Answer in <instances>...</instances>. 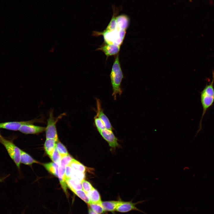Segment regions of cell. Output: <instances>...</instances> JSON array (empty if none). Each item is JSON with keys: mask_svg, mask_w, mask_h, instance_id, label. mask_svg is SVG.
Returning <instances> with one entry per match:
<instances>
[{"mask_svg": "<svg viewBox=\"0 0 214 214\" xmlns=\"http://www.w3.org/2000/svg\"><path fill=\"white\" fill-rule=\"evenodd\" d=\"M212 73V81L208 84L207 83L200 92V100L203 111L199 127L194 138L202 129V123L203 118L207 111L213 105L214 102V70H213Z\"/></svg>", "mask_w": 214, "mask_h": 214, "instance_id": "cell-1", "label": "cell"}, {"mask_svg": "<svg viewBox=\"0 0 214 214\" xmlns=\"http://www.w3.org/2000/svg\"><path fill=\"white\" fill-rule=\"evenodd\" d=\"M112 86V95L116 100L117 95H121L122 92L121 85L124 75L120 66L119 54L115 58L110 75Z\"/></svg>", "mask_w": 214, "mask_h": 214, "instance_id": "cell-2", "label": "cell"}, {"mask_svg": "<svg viewBox=\"0 0 214 214\" xmlns=\"http://www.w3.org/2000/svg\"><path fill=\"white\" fill-rule=\"evenodd\" d=\"M94 32L95 35H102L105 43L120 46L124 40L126 31L120 30L117 27L116 29L108 32Z\"/></svg>", "mask_w": 214, "mask_h": 214, "instance_id": "cell-3", "label": "cell"}, {"mask_svg": "<svg viewBox=\"0 0 214 214\" xmlns=\"http://www.w3.org/2000/svg\"><path fill=\"white\" fill-rule=\"evenodd\" d=\"M0 143L4 146L11 158L17 167L19 168L21 163V149L16 146L12 141L2 136L0 137Z\"/></svg>", "mask_w": 214, "mask_h": 214, "instance_id": "cell-4", "label": "cell"}, {"mask_svg": "<svg viewBox=\"0 0 214 214\" xmlns=\"http://www.w3.org/2000/svg\"><path fill=\"white\" fill-rule=\"evenodd\" d=\"M53 111H51L49 114V117L47 120V125L45 127V131L46 139H54L58 141V138L56 128V124L58 121L61 118L64 114H61L57 117H55L53 115Z\"/></svg>", "mask_w": 214, "mask_h": 214, "instance_id": "cell-5", "label": "cell"}, {"mask_svg": "<svg viewBox=\"0 0 214 214\" xmlns=\"http://www.w3.org/2000/svg\"><path fill=\"white\" fill-rule=\"evenodd\" d=\"M36 122L45 123L43 118H36L27 121L9 122L0 123V128L13 131L19 130L23 125Z\"/></svg>", "mask_w": 214, "mask_h": 214, "instance_id": "cell-6", "label": "cell"}, {"mask_svg": "<svg viewBox=\"0 0 214 214\" xmlns=\"http://www.w3.org/2000/svg\"><path fill=\"white\" fill-rule=\"evenodd\" d=\"M148 200V199L142 200L136 203H133L132 201L126 202L120 201L116 207L115 211L125 213L135 210L140 212L144 214H148L138 208L136 206L138 204L142 203Z\"/></svg>", "mask_w": 214, "mask_h": 214, "instance_id": "cell-7", "label": "cell"}, {"mask_svg": "<svg viewBox=\"0 0 214 214\" xmlns=\"http://www.w3.org/2000/svg\"><path fill=\"white\" fill-rule=\"evenodd\" d=\"M99 132L111 147L114 148L119 146L117 139L114 136L112 130L105 128Z\"/></svg>", "mask_w": 214, "mask_h": 214, "instance_id": "cell-8", "label": "cell"}, {"mask_svg": "<svg viewBox=\"0 0 214 214\" xmlns=\"http://www.w3.org/2000/svg\"><path fill=\"white\" fill-rule=\"evenodd\" d=\"M120 46L114 44L104 43L97 49L102 51L107 57L118 54Z\"/></svg>", "mask_w": 214, "mask_h": 214, "instance_id": "cell-9", "label": "cell"}, {"mask_svg": "<svg viewBox=\"0 0 214 214\" xmlns=\"http://www.w3.org/2000/svg\"><path fill=\"white\" fill-rule=\"evenodd\" d=\"M97 103V115L103 122L106 128L112 130L113 129L112 125L108 118L104 113L103 110L102 108L100 100L98 99H96Z\"/></svg>", "mask_w": 214, "mask_h": 214, "instance_id": "cell-10", "label": "cell"}, {"mask_svg": "<svg viewBox=\"0 0 214 214\" xmlns=\"http://www.w3.org/2000/svg\"><path fill=\"white\" fill-rule=\"evenodd\" d=\"M45 127L35 125L33 124L23 125L19 130L21 132L25 134H36L45 131Z\"/></svg>", "mask_w": 214, "mask_h": 214, "instance_id": "cell-11", "label": "cell"}, {"mask_svg": "<svg viewBox=\"0 0 214 214\" xmlns=\"http://www.w3.org/2000/svg\"><path fill=\"white\" fill-rule=\"evenodd\" d=\"M65 167L59 166V174L58 177L60 184L64 193L67 197L69 196L68 193L67 189V186L65 178Z\"/></svg>", "mask_w": 214, "mask_h": 214, "instance_id": "cell-12", "label": "cell"}, {"mask_svg": "<svg viewBox=\"0 0 214 214\" xmlns=\"http://www.w3.org/2000/svg\"><path fill=\"white\" fill-rule=\"evenodd\" d=\"M57 141L54 139H46L44 144V147L45 152L50 157L56 147Z\"/></svg>", "mask_w": 214, "mask_h": 214, "instance_id": "cell-13", "label": "cell"}, {"mask_svg": "<svg viewBox=\"0 0 214 214\" xmlns=\"http://www.w3.org/2000/svg\"><path fill=\"white\" fill-rule=\"evenodd\" d=\"M67 187L72 191L83 190L81 181L70 178L65 180Z\"/></svg>", "mask_w": 214, "mask_h": 214, "instance_id": "cell-14", "label": "cell"}, {"mask_svg": "<svg viewBox=\"0 0 214 214\" xmlns=\"http://www.w3.org/2000/svg\"><path fill=\"white\" fill-rule=\"evenodd\" d=\"M120 201H111L102 202L101 205L105 211L113 212L115 209Z\"/></svg>", "mask_w": 214, "mask_h": 214, "instance_id": "cell-15", "label": "cell"}, {"mask_svg": "<svg viewBox=\"0 0 214 214\" xmlns=\"http://www.w3.org/2000/svg\"><path fill=\"white\" fill-rule=\"evenodd\" d=\"M90 201V203L101 204L100 195L98 192L94 188L87 193Z\"/></svg>", "mask_w": 214, "mask_h": 214, "instance_id": "cell-16", "label": "cell"}, {"mask_svg": "<svg viewBox=\"0 0 214 214\" xmlns=\"http://www.w3.org/2000/svg\"><path fill=\"white\" fill-rule=\"evenodd\" d=\"M21 163L26 165H31L39 162L34 160L29 155L21 150Z\"/></svg>", "mask_w": 214, "mask_h": 214, "instance_id": "cell-17", "label": "cell"}, {"mask_svg": "<svg viewBox=\"0 0 214 214\" xmlns=\"http://www.w3.org/2000/svg\"><path fill=\"white\" fill-rule=\"evenodd\" d=\"M46 169L50 173L58 177L59 166L54 162H50L43 164Z\"/></svg>", "mask_w": 214, "mask_h": 214, "instance_id": "cell-18", "label": "cell"}, {"mask_svg": "<svg viewBox=\"0 0 214 214\" xmlns=\"http://www.w3.org/2000/svg\"><path fill=\"white\" fill-rule=\"evenodd\" d=\"M73 169L84 173L86 170V167L82 163L74 159H73L69 165Z\"/></svg>", "mask_w": 214, "mask_h": 214, "instance_id": "cell-19", "label": "cell"}, {"mask_svg": "<svg viewBox=\"0 0 214 214\" xmlns=\"http://www.w3.org/2000/svg\"><path fill=\"white\" fill-rule=\"evenodd\" d=\"M72 191L86 203L88 204L90 203L88 195L83 190H75Z\"/></svg>", "mask_w": 214, "mask_h": 214, "instance_id": "cell-20", "label": "cell"}, {"mask_svg": "<svg viewBox=\"0 0 214 214\" xmlns=\"http://www.w3.org/2000/svg\"><path fill=\"white\" fill-rule=\"evenodd\" d=\"M85 177L84 173L82 172L73 169L71 173L70 178H73L81 182Z\"/></svg>", "mask_w": 214, "mask_h": 214, "instance_id": "cell-21", "label": "cell"}, {"mask_svg": "<svg viewBox=\"0 0 214 214\" xmlns=\"http://www.w3.org/2000/svg\"><path fill=\"white\" fill-rule=\"evenodd\" d=\"M56 147L61 158L69 155L65 147L59 140L56 142Z\"/></svg>", "mask_w": 214, "mask_h": 214, "instance_id": "cell-22", "label": "cell"}, {"mask_svg": "<svg viewBox=\"0 0 214 214\" xmlns=\"http://www.w3.org/2000/svg\"><path fill=\"white\" fill-rule=\"evenodd\" d=\"M89 204L90 209L97 214L102 213L105 211L101 204L90 203Z\"/></svg>", "mask_w": 214, "mask_h": 214, "instance_id": "cell-23", "label": "cell"}, {"mask_svg": "<svg viewBox=\"0 0 214 214\" xmlns=\"http://www.w3.org/2000/svg\"><path fill=\"white\" fill-rule=\"evenodd\" d=\"M50 158L54 162L57 164L59 166L60 165L61 160V156L56 147L55 148Z\"/></svg>", "mask_w": 214, "mask_h": 214, "instance_id": "cell-24", "label": "cell"}, {"mask_svg": "<svg viewBox=\"0 0 214 214\" xmlns=\"http://www.w3.org/2000/svg\"><path fill=\"white\" fill-rule=\"evenodd\" d=\"M94 120L96 127L98 131L106 128L103 121L97 115L95 117Z\"/></svg>", "mask_w": 214, "mask_h": 214, "instance_id": "cell-25", "label": "cell"}, {"mask_svg": "<svg viewBox=\"0 0 214 214\" xmlns=\"http://www.w3.org/2000/svg\"><path fill=\"white\" fill-rule=\"evenodd\" d=\"M73 158L69 154L61 158L60 165L66 167V166L69 165Z\"/></svg>", "mask_w": 214, "mask_h": 214, "instance_id": "cell-26", "label": "cell"}, {"mask_svg": "<svg viewBox=\"0 0 214 214\" xmlns=\"http://www.w3.org/2000/svg\"><path fill=\"white\" fill-rule=\"evenodd\" d=\"M81 182L83 190L86 193L94 188L89 182L84 180H83Z\"/></svg>", "mask_w": 214, "mask_h": 214, "instance_id": "cell-27", "label": "cell"}, {"mask_svg": "<svg viewBox=\"0 0 214 214\" xmlns=\"http://www.w3.org/2000/svg\"><path fill=\"white\" fill-rule=\"evenodd\" d=\"M72 169L69 165L66 166L65 167V180L70 178V175Z\"/></svg>", "mask_w": 214, "mask_h": 214, "instance_id": "cell-28", "label": "cell"}, {"mask_svg": "<svg viewBox=\"0 0 214 214\" xmlns=\"http://www.w3.org/2000/svg\"><path fill=\"white\" fill-rule=\"evenodd\" d=\"M89 214H97V213H95V212L93 211L91 209H89Z\"/></svg>", "mask_w": 214, "mask_h": 214, "instance_id": "cell-29", "label": "cell"}, {"mask_svg": "<svg viewBox=\"0 0 214 214\" xmlns=\"http://www.w3.org/2000/svg\"><path fill=\"white\" fill-rule=\"evenodd\" d=\"M4 178H0V182L2 181L4 179Z\"/></svg>", "mask_w": 214, "mask_h": 214, "instance_id": "cell-30", "label": "cell"}, {"mask_svg": "<svg viewBox=\"0 0 214 214\" xmlns=\"http://www.w3.org/2000/svg\"><path fill=\"white\" fill-rule=\"evenodd\" d=\"M1 137V134H0V137Z\"/></svg>", "mask_w": 214, "mask_h": 214, "instance_id": "cell-31", "label": "cell"}]
</instances>
